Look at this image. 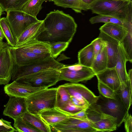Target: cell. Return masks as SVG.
Instances as JSON below:
<instances>
[{
  "instance_id": "obj_1",
  "label": "cell",
  "mask_w": 132,
  "mask_h": 132,
  "mask_svg": "<svg viewBox=\"0 0 132 132\" xmlns=\"http://www.w3.org/2000/svg\"><path fill=\"white\" fill-rule=\"evenodd\" d=\"M43 24L45 30L37 39L49 44L59 42L70 43L77 27L72 17L58 10L47 14L43 20Z\"/></svg>"
},
{
  "instance_id": "obj_2",
  "label": "cell",
  "mask_w": 132,
  "mask_h": 132,
  "mask_svg": "<svg viewBox=\"0 0 132 132\" xmlns=\"http://www.w3.org/2000/svg\"><path fill=\"white\" fill-rule=\"evenodd\" d=\"M89 7L93 13L132 23L131 1L96 0Z\"/></svg>"
},
{
  "instance_id": "obj_3",
  "label": "cell",
  "mask_w": 132,
  "mask_h": 132,
  "mask_svg": "<svg viewBox=\"0 0 132 132\" xmlns=\"http://www.w3.org/2000/svg\"><path fill=\"white\" fill-rule=\"evenodd\" d=\"M57 91V88H46L26 97L27 111L37 115L41 110L55 107Z\"/></svg>"
},
{
  "instance_id": "obj_4",
  "label": "cell",
  "mask_w": 132,
  "mask_h": 132,
  "mask_svg": "<svg viewBox=\"0 0 132 132\" xmlns=\"http://www.w3.org/2000/svg\"><path fill=\"white\" fill-rule=\"evenodd\" d=\"M64 64L55 60L51 56L44 60L22 66L14 63L11 79L18 81L32 74L50 69H59Z\"/></svg>"
},
{
  "instance_id": "obj_5",
  "label": "cell",
  "mask_w": 132,
  "mask_h": 132,
  "mask_svg": "<svg viewBox=\"0 0 132 132\" xmlns=\"http://www.w3.org/2000/svg\"><path fill=\"white\" fill-rule=\"evenodd\" d=\"M116 99L106 98L101 95L94 104L102 112L116 118L117 127L123 122V119L128 113L119 96Z\"/></svg>"
},
{
  "instance_id": "obj_6",
  "label": "cell",
  "mask_w": 132,
  "mask_h": 132,
  "mask_svg": "<svg viewBox=\"0 0 132 132\" xmlns=\"http://www.w3.org/2000/svg\"><path fill=\"white\" fill-rule=\"evenodd\" d=\"M88 120L96 132H110L116 130L117 127L116 119L101 111L94 103L86 110Z\"/></svg>"
},
{
  "instance_id": "obj_7",
  "label": "cell",
  "mask_w": 132,
  "mask_h": 132,
  "mask_svg": "<svg viewBox=\"0 0 132 132\" xmlns=\"http://www.w3.org/2000/svg\"><path fill=\"white\" fill-rule=\"evenodd\" d=\"M59 81L65 80L72 83L86 81L95 76L91 68L82 66L79 63L72 65H64L59 69Z\"/></svg>"
},
{
  "instance_id": "obj_8",
  "label": "cell",
  "mask_w": 132,
  "mask_h": 132,
  "mask_svg": "<svg viewBox=\"0 0 132 132\" xmlns=\"http://www.w3.org/2000/svg\"><path fill=\"white\" fill-rule=\"evenodd\" d=\"M6 12V18L16 42L22 33L28 27L40 20L37 18L34 17L21 10H10Z\"/></svg>"
},
{
  "instance_id": "obj_9",
  "label": "cell",
  "mask_w": 132,
  "mask_h": 132,
  "mask_svg": "<svg viewBox=\"0 0 132 132\" xmlns=\"http://www.w3.org/2000/svg\"><path fill=\"white\" fill-rule=\"evenodd\" d=\"M59 69H50L32 74L17 81L33 87L47 88L59 81Z\"/></svg>"
},
{
  "instance_id": "obj_10",
  "label": "cell",
  "mask_w": 132,
  "mask_h": 132,
  "mask_svg": "<svg viewBox=\"0 0 132 132\" xmlns=\"http://www.w3.org/2000/svg\"><path fill=\"white\" fill-rule=\"evenodd\" d=\"M51 132H96L89 121L87 120L69 117L65 121L51 126Z\"/></svg>"
},
{
  "instance_id": "obj_11",
  "label": "cell",
  "mask_w": 132,
  "mask_h": 132,
  "mask_svg": "<svg viewBox=\"0 0 132 132\" xmlns=\"http://www.w3.org/2000/svg\"><path fill=\"white\" fill-rule=\"evenodd\" d=\"M14 65L9 45L4 43L0 50V85H5L11 80Z\"/></svg>"
},
{
  "instance_id": "obj_12",
  "label": "cell",
  "mask_w": 132,
  "mask_h": 132,
  "mask_svg": "<svg viewBox=\"0 0 132 132\" xmlns=\"http://www.w3.org/2000/svg\"><path fill=\"white\" fill-rule=\"evenodd\" d=\"M9 48L14 63L20 66L28 65L51 56L50 53L36 54L23 50L19 47H12L9 46Z\"/></svg>"
},
{
  "instance_id": "obj_13",
  "label": "cell",
  "mask_w": 132,
  "mask_h": 132,
  "mask_svg": "<svg viewBox=\"0 0 132 132\" xmlns=\"http://www.w3.org/2000/svg\"><path fill=\"white\" fill-rule=\"evenodd\" d=\"M70 96L90 105L95 103L98 96L84 85L77 83H68L62 85Z\"/></svg>"
},
{
  "instance_id": "obj_14",
  "label": "cell",
  "mask_w": 132,
  "mask_h": 132,
  "mask_svg": "<svg viewBox=\"0 0 132 132\" xmlns=\"http://www.w3.org/2000/svg\"><path fill=\"white\" fill-rule=\"evenodd\" d=\"M45 88H46L33 87L14 80L10 84L5 85L4 87V91L5 93L10 97L26 98L35 92Z\"/></svg>"
},
{
  "instance_id": "obj_15",
  "label": "cell",
  "mask_w": 132,
  "mask_h": 132,
  "mask_svg": "<svg viewBox=\"0 0 132 132\" xmlns=\"http://www.w3.org/2000/svg\"><path fill=\"white\" fill-rule=\"evenodd\" d=\"M4 106L3 114L13 119L21 117L27 111L25 98L10 96L7 103Z\"/></svg>"
},
{
  "instance_id": "obj_16",
  "label": "cell",
  "mask_w": 132,
  "mask_h": 132,
  "mask_svg": "<svg viewBox=\"0 0 132 132\" xmlns=\"http://www.w3.org/2000/svg\"><path fill=\"white\" fill-rule=\"evenodd\" d=\"M98 37L101 38L106 43L108 60L107 68H114L117 57L120 42L101 31Z\"/></svg>"
},
{
  "instance_id": "obj_17",
  "label": "cell",
  "mask_w": 132,
  "mask_h": 132,
  "mask_svg": "<svg viewBox=\"0 0 132 132\" xmlns=\"http://www.w3.org/2000/svg\"><path fill=\"white\" fill-rule=\"evenodd\" d=\"M45 30L43 20H40L31 25L22 33L18 38L15 47H19L30 41L37 39V37Z\"/></svg>"
},
{
  "instance_id": "obj_18",
  "label": "cell",
  "mask_w": 132,
  "mask_h": 132,
  "mask_svg": "<svg viewBox=\"0 0 132 132\" xmlns=\"http://www.w3.org/2000/svg\"><path fill=\"white\" fill-rule=\"evenodd\" d=\"M38 115L50 127L64 121L69 117L66 114L55 107L41 110Z\"/></svg>"
},
{
  "instance_id": "obj_19",
  "label": "cell",
  "mask_w": 132,
  "mask_h": 132,
  "mask_svg": "<svg viewBox=\"0 0 132 132\" xmlns=\"http://www.w3.org/2000/svg\"><path fill=\"white\" fill-rule=\"evenodd\" d=\"M95 76L98 80L108 86L115 92L120 85V81L115 67L107 68L104 70L96 73Z\"/></svg>"
},
{
  "instance_id": "obj_20",
  "label": "cell",
  "mask_w": 132,
  "mask_h": 132,
  "mask_svg": "<svg viewBox=\"0 0 132 132\" xmlns=\"http://www.w3.org/2000/svg\"><path fill=\"white\" fill-rule=\"evenodd\" d=\"M102 32L110 37L121 42L129 32L123 26L116 24L107 23L101 26L99 29Z\"/></svg>"
},
{
  "instance_id": "obj_21",
  "label": "cell",
  "mask_w": 132,
  "mask_h": 132,
  "mask_svg": "<svg viewBox=\"0 0 132 132\" xmlns=\"http://www.w3.org/2000/svg\"><path fill=\"white\" fill-rule=\"evenodd\" d=\"M127 60L123 48L120 43L118 47V51L115 69L121 83H126L128 80L126 64Z\"/></svg>"
},
{
  "instance_id": "obj_22",
  "label": "cell",
  "mask_w": 132,
  "mask_h": 132,
  "mask_svg": "<svg viewBox=\"0 0 132 132\" xmlns=\"http://www.w3.org/2000/svg\"><path fill=\"white\" fill-rule=\"evenodd\" d=\"M18 47L24 50L36 54H51L50 44L37 39L30 41Z\"/></svg>"
},
{
  "instance_id": "obj_23",
  "label": "cell",
  "mask_w": 132,
  "mask_h": 132,
  "mask_svg": "<svg viewBox=\"0 0 132 132\" xmlns=\"http://www.w3.org/2000/svg\"><path fill=\"white\" fill-rule=\"evenodd\" d=\"M125 108L129 110L132 103V80L128 79L126 83H121L115 92Z\"/></svg>"
},
{
  "instance_id": "obj_24",
  "label": "cell",
  "mask_w": 132,
  "mask_h": 132,
  "mask_svg": "<svg viewBox=\"0 0 132 132\" xmlns=\"http://www.w3.org/2000/svg\"><path fill=\"white\" fill-rule=\"evenodd\" d=\"M21 118L24 121L38 130L40 132H51V127L47 125L38 115L32 114L27 111Z\"/></svg>"
},
{
  "instance_id": "obj_25",
  "label": "cell",
  "mask_w": 132,
  "mask_h": 132,
  "mask_svg": "<svg viewBox=\"0 0 132 132\" xmlns=\"http://www.w3.org/2000/svg\"><path fill=\"white\" fill-rule=\"evenodd\" d=\"M78 58L79 64L91 68L94 58L92 44L90 43L80 50L78 53Z\"/></svg>"
},
{
  "instance_id": "obj_26",
  "label": "cell",
  "mask_w": 132,
  "mask_h": 132,
  "mask_svg": "<svg viewBox=\"0 0 132 132\" xmlns=\"http://www.w3.org/2000/svg\"><path fill=\"white\" fill-rule=\"evenodd\" d=\"M92 24L103 22L110 23L121 25L126 28L129 32L132 33V23L113 17L98 15L91 17L89 20Z\"/></svg>"
},
{
  "instance_id": "obj_27",
  "label": "cell",
  "mask_w": 132,
  "mask_h": 132,
  "mask_svg": "<svg viewBox=\"0 0 132 132\" xmlns=\"http://www.w3.org/2000/svg\"><path fill=\"white\" fill-rule=\"evenodd\" d=\"M106 46L102 48L94 57L91 68L95 74L107 68L108 56Z\"/></svg>"
},
{
  "instance_id": "obj_28",
  "label": "cell",
  "mask_w": 132,
  "mask_h": 132,
  "mask_svg": "<svg viewBox=\"0 0 132 132\" xmlns=\"http://www.w3.org/2000/svg\"><path fill=\"white\" fill-rule=\"evenodd\" d=\"M52 1L57 6L71 8L77 13H81L82 10H89V6L81 0H52Z\"/></svg>"
},
{
  "instance_id": "obj_29",
  "label": "cell",
  "mask_w": 132,
  "mask_h": 132,
  "mask_svg": "<svg viewBox=\"0 0 132 132\" xmlns=\"http://www.w3.org/2000/svg\"><path fill=\"white\" fill-rule=\"evenodd\" d=\"M46 0H29L23 6L21 11L35 18L42 8V5Z\"/></svg>"
},
{
  "instance_id": "obj_30",
  "label": "cell",
  "mask_w": 132,
  "mask_h": 132,
  "mask_svg": "<svg viewBox=\"0 0 132 132\" xmlns=\"http://www.w3.org/2000/svg\"><path fill=\"white\" fill-rule=\"evenodd\" d=\"M0 27L7 44L10 46L15 47L16 41L6 18L3 17L0 18Z\"/></svg>"
},
{
  "instance_id": "obj_31",
  "label": "cell",
  "mask_w": 132,
  "mask_h": 132,
  "mask_svg": "<svg viewBox=\"0 0 132 132\" xmlns=\"http://www.w3.org/2000/svg\"><path fill=\"white\" fill-rule=\"evenodd\" d=\"M70 101V96L63 85L57 87L55 107L59 109H62Z\"/></svg>"
},
{
  "instance_id": "obj_32",
  "label": "cell",
  "mask_w": 132,
  "mask_h": 132,
  "mask_svg": "<svg viewBox=\"0 0 132 132\" xmlns=\"http://www.w3.org/2000/svg\"><path fill=\"white\" fill-rule=\"evenodd\" d=\"M29 0H0L3 11L10 10H21L23 5Z\"/></svg>"
},
{
  "instance_id": "obj_33",
  "label": "cell",
  "mask_w": 132,
  "mask_h": 132,
  "mask_svg": "<svg viewBox=\"0 0 132 132\" xmlns=\"http://www.w3.org/2000/svg\"><path fill=\"white\" fill-rule=\"evenodd\" d=\"M126 54L127 61L132 62V33L128 32L120 42Z\"/></svg>"
},
{
  "instance_id": "obj_34",
  "label": "cell",
  "mask_w": 132,
  "mask_h": 132,
  "mask_svg": "<svg viewBox=\"0 0 132 132\" xmlns=\"http://www.w3.org/2000/svg\"><path fill=\"white\" fill-rule=\"evenodd\" d=\"M14 127L19 132H38L39 130L24 121L21 117L14 119Z\"/></svg>"
},
{
  "instance_id": "obj_35",
  "label": "cell",
  "mask_w": 132,
  "mask_h": 132,
  "mask_svg": "<svg viewBox=\"0 0 132 132\" xmlns=\"http://www.w3.org/2000/svg\"><path fill=\"white\" fill-rule=\"evenodd\" d=\"M69 43L59 42L50 44L51 54L54 59L56 58L62 52L68 47Z\"/></svg>"
},
{
  "instance_id": "obj_36",
  "label": "cell",
  "mask_w": 132,
  "mask_h": 132,
  "mask_svg": "<svg viewBox=\"0 0 132 132\" xmlns=\"http://www.w3.org/2000/svg\"><path fill=\"white\" fill-rule=\"evenodd\" d=\"M97 86L100 95L106 98L114 99L117 98V95L115 92L99 80H98Z\"/></svg>"
},
{
  "instance_id": "obj_37",
  "label": "cell",
  "mask_w": 132,
  "mask_h": 132,
  "mask_svg": "<svg viewBox=\"0 0 132 132\" xmlns=\"http://www.w3.org/2000/svg\"><path fill=\"white\" fill-rule=\"evenodd\" d=\"M86 109L76 106L71 101L64 107L59 109L68 116L76 113Z\"/></svg>"
},
{
  "instance_id": "obj_38",
  "label": "cell",
  "mask_w": 132,
  "mask_h": 132,
  "mask_svg": "<svg viewBox=\"0 0 132 132\" xmlns=\"http://www.w3.org/2000/svg\"><path fill=\"white\" fill-rule=\"evenodd\" d=\"M93 46L94 57L102 48L105 46L106 43L101 38L98 37L91 43Z\"/></svg>"
},
{
  "instance_id": "obj_39",
  "label": "cell",
  "mask_w": 132,
  "mask_h": 132,
  "mask_svg": "<svg viewBox=\"0 0 132 132\" xmlns=\"http://www.w3.org/2000/svg\"><path fill=\"white\" fill-rule=\"evenodd\" d=\"M123 122L125 131L126 132L132 131V117L130 114L128 113L124 118Z\"/></svg>"
},
{
  "instance_id": "obj_40",
  "label": "cell",
  "mask_w": 132,
  "mask_h": 132,
  "mask_svg": "<svg viewBox=\"0 0 132 132\" xmlns=\"http://www.w3.org/2000/svg\"><path fill=\"white\" fill-rule=\"evenodd\" d=\"M87 109H83L75 114L69 115L68 116L69 117L89 121L88 119L86 113Z\"/></svg>"
},
{
  "instance_id": "obj_41",
  "label": "cell",
  "mask_w": 132,
  "mask_h": 132,
  "mask_svg": "<svg viewBox=\"0 0 132 132\" xmlns=\"http://www.w3.org/2000/svg\"><path fill=\"white\" fill-rule=\"evenodd\" d=\"M70 98L72 102L74 104L77 106L87 108L90 105L88 104L78 100L72 96H70Z\"/></svg>"
},
{
  "instance_id": "obj_42",
  "label": "cell",
  "mask_w": 132,
  "mask_h": 132,
  "mask_svg": "<svg viewBox=\"0 0 132 132\" xmlns=\"http://www.w3.org/2000/svg\"><path fill=\"white\" fill-rule=\"evenodd\" d=\"M11 122L6 121L2 118L0 119V125L12 129L15 131H18L17 130L13 127L11 125Z\"/></svg>"
},
{
  "instance_id": "obj_43",
  "label": "cell",
  "mask_w": 132,
  "mask_h": 132,
  "mask_svg": "<svg viewBox=\"0 0 132 132\" xmlns=\"http://www.w3.org/2000/svg\"><path fill=\"white\" fill-rule=\"evenodd\" d=\"M14 131L12 129L0 125V132H13Z\"/></svg>"
},
{
  "instance_id": "obj_44",
  "label": "cell",
  "mask_w": 132,
  "mask_h": 132,
  "mask_svg": "<svg viewBox=\"0 0 132 132\" xmlns=\"http://www.w3.org/2000/svg\"><path fill=\"white\" fill-rule=\"evenodd\" d=\"M84 3L89 6L96 0H81Z\"/></svg>"
},
{
  "instance_id": "obj_45",
  "label": "cell",
  "mask_w": 132,
  "mask_h": 132,
  "mask_svg": "<svg viewBox=\"0 0 132 132\" xmlns=\"http://www.w3.org/2000/svg\"><path fill=\"white\" fill-rule=\"evenodd\" d=\"M5 38L3 32L0 27V40L3 42V40Z\"/></svg>"
},
{
  "instance_id": "obj_46",
  "label": "cell",
  "mask_w": 132,
  "mask_h": 132,
  "mask_svg": "<svg viewBox=\"0 0 132 132\" xmlns=\"http://www.w3.org/2000/svg\"><path fill=\"white\" fill-rule=\"evenodd\" d=\"M4 44V43L3 42H2L0 40V50L3 46Z\"/></svg>"
},
{
  "instance_id": "obj_47",
  "label": "cell",
  "mask_w": 132,
  "mask_h": 132,
  "mask_svg": "<svg viewBox=\"0 0 132 132\" xmlns=\"http://www.w3.org/2000/svg\"><path fill=\"white\" fill-rule=\"evenodd\" d=\"M3 12V11H2V8L1 6L0 5V18H1V17L2 14V12Z\"/></svg>"
},
{
  "instance_id": "obj_48",
  "label": "cell",
  "mask_w": 132,
  "mask_h": 132,
  "mask_svg": "<svg viewBox=\"0 0 132 132\" xmlns=\"http://www.w3.org/2000/svg\"><path fill=\"white\" fill-rule=\"evenodd\" d=\"M122 0L123 1H131V0Z\"/></svg>"
},
{
  "instance_id": "obj_49",
  "label": "cell",
  "mask_w": 132,
  "mask_h": 132,
  "mask_svg": "<svg viewBox=\"0 0 132 132\" xmlns=\"http://www.w3.org/2000/svg\"><path fill=\"white\" fill-rule=\"evenodd\" d=\"M49 1H52V0H47Z\"/></svg>"
}]
</instances>
